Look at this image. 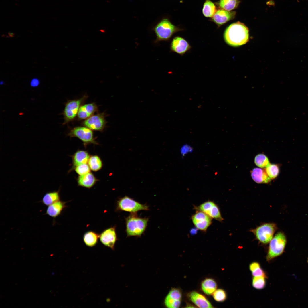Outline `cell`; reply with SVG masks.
<instances>
[{"label":"cell","instance_id":"484cf974","mask_svg":"<svg viewBox=\"0 0 308 308\" xmlns=\"http://www.w3.org/2000/svg\"><path fill=\"white\" fill-rule=\"evenodd\" d=\"M217 10L214 3L210 0H206L202 9L204 15L206 17H212Z\"/></svg>","mask_w":308,"mask_h":308},{"label":"cell","instance_id":"30bf717a","mask_svg":"<svg viewBox=\"0 0 308 308\" xmlns=\"http://www.w3.org/2000/svg\"><path fill=\"white\" fill-rule=\"evenodd\" d=\"M196 208L197 210L204 213L212 219L220 222L224 220L218 207L213 201H206L197 207Z\"/></svg>","mask_w":308,"mask_h":308},{"label":"cell","instance_id":"7a4b0ae2","mask_svg":"<svg viewBox=\"0 0 308 308\" xmlns=\"http://www.w3.org/2000/svg\"><path fill=\"white\" fill-rule=\"evenodd\" d=\"M149 219L148 217L139 216L137 213H131L125 217V232L127 237H141L146 230Z\"/></svg>","mask_w":308,"mask_h":308},{"label":"cell","instance_id":"5b68a950","mask_svg":"<svg viewBox=\"0 0 308 308\" xmlns=\"http://www.w3.org/2000/svg\"><path fill=\"white\" fill-rule=\"evenodd\" d=\"M287 242L284 234L281 232L277 233L270 242L266 258L270 261L281 255L284 250Z\"/></svg>","mask_w":308,"mask_h":308},{"label":"cell","instance_id":"5bb4252c","mask_svg":"<svg viewBox=\"0 0 308 308\" xmlns=\"http://www.w3.org/2000/svg\"><path fill=\"white\" fill-rule=\"evenodd\" d=\"M181 298L180 291L177 288H172L165 298V305L168 308H179L181 305Z\"/></svg>","mask_w":308,"mask_h":308},{"label":"cell","instance_id":"83f0119b","mask_svg":"<svg viewBox=\"0 0 308 308\" xmlns=\"http://www.w3.org/2000/svg\"><path fill=\"white\" fill-rule=\"evenodd\" d=\"M254 162L256 166L261 168L265 169L270 164L267 157L262 153H260L255 157Z\"/></svg>","mask_w":308,"mask_h":308},{"label":"cell","instance_id":"836d02e7","mask_svg":"<svg viewBox=\"0 0 308 308\" xmlns=\"http://www.w3.org/2000/svg\"><path fill=\"white\" fill-rule=\"evenodd\" d=\"M193 151V148L187 144L183 145L180 148V152L182 157H184L189 153Z\"/></svg>","mask_w":308,"mask_h":308},{"label":"cell","instance_id":"277c9868","mask_svg":"<svg viewBox=\"0 0 308 308\" xmlns=\"http://www.w3.org/2000/svg\"><path fill=\"white\" fill-rule=\"evenodd\" d=\"M149 206L146 204H143L127 196L119 198L117 202L116 212L125 211L137 213L141 210H149Z\"/></svg>","mask_w":308,"mask_h":308},{"label":"cell","instance_id":"ac0fdd59","mask_svg":"<svg viewBox=\"0 0 308 308\" xmlns=\"http://www.w3.org/2000/svg\"><path fill=\"white\" fill-rule=\"evenodd\" d=\"M252 178L256 183L266 184L270 182L271 179L268 176L265 171L260 168H255L251 171Z\"/></svg>","mask_w":308,"mask_h":308},{"label":"cell","instance_id":"4fadbf2b","mask_svg":"<svg viewBox=\"0 0 308 308\" xmlns=\"http://www.w3.org/2000/svg\"><path fill=\"white\" fill-rule=\"evenodd\" d=\"M188 42L184 38L179 36L174 37L170 45L171 52L183 56L191 48Z\"/></svg>","mask_w":308,"mask_h":308},{"label":"cell","instance_id":"d590c367","mask_svg":"<svg viewBox=\"0 0 308 308\" xmlns=\"http://www.w3.org/2000/svg\"><path fill=\"white\" fill-rule=\"evenodd\" d=\"M8 34L9 36L10 37H14L15 34L13 32H9Z\"/></svg>","mask_w":308,"mask_h":308},{"label":"cell","instance_id":"f1b7e54d","mask_svg":"<svg viewBox=\"0 0 308 308\" xmlns=\"http://www.w3.org/2000/svg\"><path fill=\"white\" fill-rule=\"evenodd\" d=\"M249 268L253 276H263L267 277L265 273L258 262H253L251 263L249 266Z\"/></svg>","mask_w":308,"mask_h":308},{"label":"cell","instance_id":"6da1fadb","mask_svg":"<svg viewBox=\"0 0 308 308\" xmlns=\"http://www.w3.org/2000/svg\"><path fill=\"white\" fill-rule=\"evenodd\" d=\"M224 38L226 42L229 46L238 47L242 45L249 41L248 29L240 22L233 23L226 29Z\"/></svg>","mask_w":308,"mask_h":308},{"label":"cell","instance_id":"f546056e","mask_svg":"<svg viewBox=\"0 0 308 308\" xmlns=\"http://www.w3.org/2000/svg\"><path fill=\"white\" fill-rule=\"evenodd\" d=\"M264 169L268 176L271 179H275L279 173L280 167L277 164H270Z\"/></svg>","mask_w":308,"mask_h":308},{"label":"cell","instance_id":"d6986e66","mask_svg":"<svg viewBox=\"0 0 308 308\" xmlns=\"http://www.w3.org/2000/svg\"><path fill=\"white\" fill-rule=\"evenodd\" d=\"M66 202L59 200L48 206L46 214L54 218L60 215L66 207Z\"/></svg>","mask_w":308,"mask_h":308},{"label":"cell","instance_id":"d6a6232c","mask_svg":"<svg viewBox=\"0 0 308 308\" xmlns=\"http://www.w3.org/2000/svg\"><path fill=\"white\" fill-rule=\"evenodd\" d=\"M213 297L214 300L219 302L224 301L227 297V295L225 291L221 289L216 290L213 293Z\"/></svg>","mask_w":308,"mask_h":308},{"label":"cell","instance_id":"ffe728a7","mask_svg":"<svg viewBox=\"0 0 308 308\" xmlns=\"http://www.w3.org/2000/svg\"><path fill=\"white\" fill-rule=\"evenodd\" d=\"M98 181V179L94 175L90 172L79 175L77 179L78 186L87 188L93 187Z\"/></svg>","mask_w":308,"mask_h":308},{"label":"cell","instance_id":"9c48e42d","mask_svg":"<svg viewBox=\"0 0 308 308\" xmlns=\"http://www.w3.org/2000/svg\"><path fill=\"white\" fill-rule=\"evenodd\" d=\"M104 112L93 115L83 121L82 124L90 129L102 132L107 122Z\"/></svg>","mask_w":308,"mask_h":308},{"label":"cell","instance_id":"3957f363","mask_svg":"<svg viewBox=\"0 0 308 308\" xmlns=\"http://www.w3.org/2000/svg\"><path fill=\"white\" fill-rule=\"evenodd\" d=\"M156 39L155 43L161 41H168L175 33L183 30L173 24L168 19L164 18L153 27Z\"/></svg>","mask_w":308,"mask_h":308},{"label":"cell","instance_id":"cb8c5ba5","mask_svg":"<svg viewBox=\"0 0 308 308\" xmlns=\"http://www.w3.org/2000/svg\"><path fill=\"white\" fill-rule=\"evenodd\" d=\"M201 287L203 292L207 295L213 294L216 291L217 285L216 281L213 279L207 278L202 283Z\"/></svg>","mask_w":308,"mask_h":308},{"label":"cell","instance_id":"8992f818","mask_svg":"<svg viewBox=\"0 0 308 308\" xmlns=\"http://www.w3.org/2000/svg\"><path fill=\"white\" fill-rule=\"evenodd\" d=\"M277 229L275 223H266L263 224L250 231L259 242L262 244H266L273 238Z\"/></svg>","mask_w":308,"mask_h":308},{"label":"cell","instance_id":"ba28073f","mask_svg":"<svg viewBox=\"0 0 308 308\" xmlns=\"http://www.w3.org/2000/svg\"><path fill=\"white\" fill-rule=\"evenodd\" d=\"M67 135L80 140L85 147L90 144L98 145L92 130L85 126H77L71 130Z\"/></svg>","mask_w":308,"mask_h":308},{"label":"cell","instance_id":"52a82bcc","mask_svg":"<svg viewBox=\"0 0 308 308\" xmlns=\"http://www.w3.org/2000/svg\"><path fill=\"white\" fill-rule=\"evenodd\" d=\"M87 97V96L85 95L80 98L67 101L65 104L64 110L62 113L63 115L64 119L63 125L69 123L75 119L82 104Z\"/></svg>","mask_w":308,"mask_h":308},{"label":"cell","instance_id":"8fae6325","mask_svg":"<svg viewBox=\"0 0 308 308\" xmlns=\"http://www.w3.org/2000/svg\"><path fill=\"white\" fill-rule=\"evenodd\" d=\"M99 239L104 245L114 250L118 240L116 226H112L104 230L100 234Z\"/></svg>","mask_w":308,"mask_h":308},{"label":"cell","instance_id":"1f68e13d","mask_svg":"<svg viewBox=\"0 0 308 308\" xmlns=\"http://www.w3.org/2000/svg\"><path fill=\"white\" fill-rule=\"evenodd\" d=\"M74 169L76 172L79 175L85 174L90 172V169L88 163L78 165L75 166Z\"/></svg>","mask_w":308,"mask_h":308},{"label":"cell","instance_id":"4dcf8cb0","mask_svg":"<svg viewBox=\"0 0 308 308\" xmlns=\"http://www.w3.org/2000/svg\"><path fill=\"white\" fill-rule=\"evenodd\" d=\"M265 278L263 276L254 277L252 281L253 287L257 289H261L264 288L266 284Z\"/></svg>","mask_w":308,"mask_h":308},{"label":"cell","instance_id":"603a6c76","mask_svg":"<svg viewBox=\"0 0 308 308\" xmlns=\"http://www.w3.org/2000/svg\"><path fill=\"white\" fill-rule=\"evenodd\" d=\"M60 190L46 193L43 196L41 202L46 206L49 205L60 200Z\"/></svg>","mask_w":308,"mask_h":308},{"label":"cell","instance_id":"4316f807","mask_svg":"<svg viewBox=\"0 0 308 308\" xmlns=\"http://www.w3.org/2000/svg\"><path fill=\"white\" fill-rule=\"evenodd\" d=\"M239 3V0H220L218 5L221 9L230 11L237 8Z\"/></svg>","mask_w":308,"mask_h":308},{"label":"cell","instance_id":"e0dca14e","mask_svg":"<svg viewBox=\"0 0 308 308\" xmlns=\"http://www.w3.org/2000/svg\"><path fill=\"white\" fill-rule=\"evenodd\" d=\"M188 297L190 300L199 307H213L204 296L197 292L193 291L190 293L188 295Z\"/></svg>","mask_w":308,"mask_h":308},{"label":"cell","instance_id":"2e32d148","mask_svg":"<svg viewBox=\"0 0 308 308\" xmlns=\"http://www.w3.org/2000/svg\"><path fill=\"white\" fill-rule=\"evenodd\" d=\"M98 111V106L95 103H90L81 105L77 115L78 120L86 119Z\"/></svg>","mask_w":308,"mask_h":308},{"label":"cell","instance_id":"7402d4cb","mask_svg":"<svg viewBox=\"0 0 308 308\" xmlns=\"http://www.w3.org/2000/svg\"><path fill=\"white\" fill-rule=\"evenodd\" d=\"M100 234L93 231L86 232L83 236V240L85 245L89 247H93L97 244Z\"/></svg>","mask_w":308,"mask_h":308},{"label":"cell","instance_id":"d4e9b609","mask_svg":"<svg viewBox=\"0 0 308 308\" xmlns=\"http://www.w3.org/2000/svg\"><path fill=\"white\" fill-rule=\"evenodd\" d=\"M88 164L90 170L96 172L101 169L102 167V161L100 157L97 155L90 156Z\"/></svg>","mask_w":308,"mask_h":308},{"label":"cell","instance_id":"44dd1931","mask_svg":"<svg viewBox=\"0 0 308 308\" xmlns=\"http://www.w3.org/2000/svg\"><path fill=\"white\" fill-rule=\"evenodd\" d=\"M90 156L86 151L79 150L72 156V166L70 171L76 166L80 164L88 163Z\"/></svg>","mask_w":308,"mask_h":308},{"label":"cell","instance_id":"e575fe53","mask_svg":"<svg viewBox=\"0 0 308 308\" xmlns=\"http://www.w3.org/2000/svg\"><path fill=\"white\" fill-rule=\"evenodd\" d=\"M39 84L40 81L39 79L36 78H34L31 80L30 84L31 86L34 87L38 86Z\"/></svg>","mask_w":308,"mask_h":308},{"label":"cell","instance_id":"7c38bea8","mask_svg":"<svg viewBox=\"0 0 308 308\" xmlns=\"http://www.w3.org/2000/svg\"><path fill=\"white\" fill-rule=\"evenodd\" d=\"M192 222L198 230L206 231L212 223V218L204 213L197 210L192 216Z\"/></svg>","mask_w":308,"mask_h":308},{"label":"cell","instance_id":"9a60e30c","mask_svg":"<svg viewBox=\"0 0 308 308\" xmlns=\"http://www.w3.org/2000/svg\"><path fill=\"white\" fill-rule=\"evenodd\" d=\"M236 13L235 11H227L223 9H219L216 11L211 20L219 27L227 22L234 19Z\"/></svg>","mask_w":308,"mask_h":308}]
</instances>
